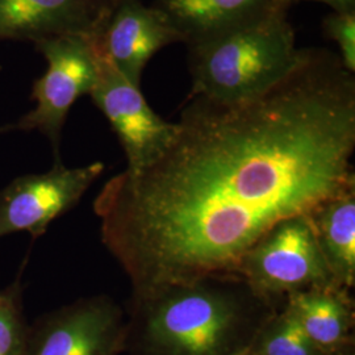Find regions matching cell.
Listing matches in <instances>:
<instances>
[{"label":"cell","mask_w":355,"mask_h":355,"mask_svg":"<svg viewBox=\"0 0 355 355\" xmlns=\"http://www.w3.org/2000/svg\"><path fill=\"white\" fill-rule=\"evenodd\" d=\"M103 171L102 162L66 167L54 161L46 173L13 179L0 191V239L19 232L33 240L44 236L54 220L79 203Z\"/></svg>","instance_id":"cell-8"},{"label":"cell","mask_w":355,"mask_h":355,"mask_svg":"<svg viewBox=\"0 0 355 355\" xmlns=\"http://www.w3.org/2000/svg\"><path fill=\"white\" fill-rule=\"evenodd\" d=\"M233 274L280 305L295 292L334 284L308 215L293 216L268 229L242 255Z\"/></svg>","instance_id":"cell-4"},{"label":"cell","mask_w":355,"mask_h":355,"mask_svg":"<svg viewBox=\"0 0 355 355\" xmlns=\"http://www.w3.org/2000/svg\"><path fill=\"white\" fill-rule=\"evenodd\" d=\"M283 308L330 354L354 350V299L349 290L329 284L295 292L286 297Z\"/></svg>","instance_id":"cell-12"},{"label":"cell","mask_w":355,"mask_h":355,"mask_svg":"<svg viewBox=\"0 0 355 355\" xmlns=\"http://www.w3.org/2000/svg\"><path fill=\"white\" fill-rule=\"evenodd\" d=\"M89 96L125 153L124 173L128 175H139L154 165L177 140L178 123H170L154 112L141 86L130 83L102 58L99 78Z\"/></svg>","instance_id":"cell-7"},{"label":"cell","mask_w":355,"mask_h":355,"mask_svg":"<svg viewBox=\"0 0 355 355\" xmlns=\"http://www.w3.org/2000/svg\"><path fill=\"white\" fill-rule=\"evenodd\" d=\"M177 123L162 158L94 202L132 291L232 274L268 229L355 187V76L325 48L250 99L190 98Z\"/></svg>","instance_id":"cell-1"},{"label":"cell","mask_w":355,"mask_h":355,"mask_svg":"<svg viewBox=\"0 0 355 355\" xmlns=\"http://www.w3.org/2000/svg\"><path fill=\"white\" fill-rule=\"evenodd\" d=\"M345 355H355V350H353V352H349V353H346Z\"/></svg>","instance_id":"cell-18"},{"label":"cell","mask_w":355,"mask_h":355,"mask_svg":"<svg viewBox=\"0 0 355 355\" xmlns=\"http://www.w3.org/2000/svg\"><path fill=\"white\" fill-rule=\"evenodd\" d=\"M28 328L20 275L0 290V355H24Z\"/></svg>","instance_id":"cell-15"},{"label":"cell","mask_w":355,"mask_h":355,"mask_svg":"<svg viewBox=\"0 0 355 355\" xmlns=\"http://www.w3.org/2000/svg\"><path fill=\"white\" fill-rule=\"evenodd\" d=\"M127 313L108 295L82 297L40 318L28 328L24 355H120Z\"/></svg>","instance_id":"cell-6"},{"label":"cell","mask_w":355,"mask_h":355,"mask_svg":"<svg viewBox=\"0 0 355 355\" xmlns=\"http://www.w3.org/2000/svg\"><path fill=\"white\" fill-rule=\"evenodd\" d=\"M290 4H295L297 1H318L329 6L330 8L336 12H345V11H355V0H287Z\"/></svg>","instance_id":"cell-17"},{"label":"cell","mask_w":355,"mask_h":355,"mask_svg":"<svg viewBox=\"0 0 355 355\" xmlns=\"http://www.w3.org/2000/svg\"><path fill=\"white\" fill-rule=\"evenodd\" d=\"M46 62V73L33 83L35 108L0 135L11 130H38L51 141L54 161H61L62 129L76 101L89 95L99 78V57L91 41L82 37H58L35 44Z\"/></svg>","instance_id":"cell-5"},{"label":"cell","mask_w":355,"mask_h":355,"mask_svg":"<svg viewBox=\"0 0 355 355\" xmlns=\"http://www.w3.org/2000/svg\"><path fill=\"white\" fill-rule=\"evenodd\" d=\"M182 42L165 15L141 0H117L101 35L91 42L103 61L141 86L148 62L166 46Z\"/></svg>","instance_id":"cell-9"},{"label":"cell","mask_w":355,"mask_h":355,"mask_svg":"<svg viewBox=\"0 0 355 355\" xmlns=\"http://www.w3.org/2000/svg\"><path fill=\"white\" fill-rule=\"evenodd\" d=\"M280 308L233 272L132 291L124 353L246 355Z\"/></svg>","instance_id":"cell-2"},{"label":"cell","mask_w":355,"mask_h":355,"mask_svg":"<svg viewBox=\"0 0 355 355\" xmlns=\"http://www.w3.org/2000/svg\"><path fill=\"white\" fill-rule=\"evenodd\" d=\"M322 33L336 42L343 67L355 74V11L327 15L322 20Z\"/></svg>","instance_id":"cell-16"},{"label":"cell","mask_w":355,"mask_h":355,"mask_svg":"<svg viewBox=\"0 0 355 355\" xmlns=\"http://www.w3.org/2000/svg\"><path fill=\"white\" fill-rule=\"evenodd\" d=\"M246 355H252V354H249V353H248V354H246Z\"/></svg>","instance_id":"cell-19"},{"label":"cell","mask_w":355,"mask_h":355,"mask_svg":"<svg viewBox=\"0 0 355 355\" xmlns=\"http://www.w3.org/2000/svg\"><path fill=\"white\" fill-rule=\"evenodd\" d=\"M117 0H0V40L58 37L94 42Z\"/></svg>","instance_id":"cell-10"},{"label":"cell","mask_w":355,"mask_h":355,"mask_svg":"<svg viewBox=\"0 0 355 355\" xmlns=\"http://www.w3.org/2000/svg\"><path fill=\"white\" fill-rule=\"evenodd\" d=\"M309 221L333 283L345 290L355 286V187L316 207Z\"/></svg>","instance_id":"cell-13"},{"label":"cell","mask_w":355,"mask_h":355,"mask_svg":"<svg viewBox=\"0 0 355 355\" xmlns=\"http://www.w3.org/2000/svg\"><path fill=\"white\" fill-rule=\"evenodd\" d=\"M280 0H155L187 46L250 26L271 12Z\"/></svg>","instance_id":"cell-11"},{"label":"cell","mask_w":355,"mask_h":355,"mask_svg":"<svg viewBox=\"0 0 355 355\" xmlns=\"http://www.w3.org/2000/svg\"><path fill=\"white\" fill-rule=\"evenodd\" d=\"M292 6L280 0L263 19L189 48L190 98L236 103L272 87L297 62Z\"/></svg>","instance_id":"cell-3"},{"label":"cell","mask_w":355,"mask_h":355,"mask_svg":"<svg viewBox=\"0 0 355 355\" xmlns=\"http://www.w3.org/2000/svg\"><path fill=\"white\" fill-rule=\"evenodd\" d=\"M249 354L333 355L313 343L284 308H280L268 318L258 333Z\"/></svg>","instance_id":"cell-14"}]
</instances>
